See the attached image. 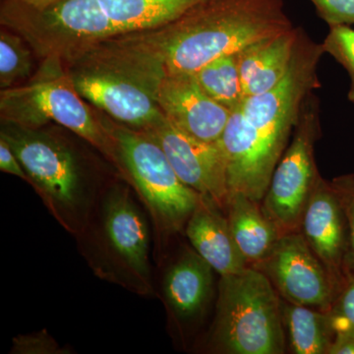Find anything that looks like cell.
<instances>
[{
  "instance_id": "7402d4cb",
  "label": "cell",
  "mask_w": 354,
  "mask_h": 354,
  "mask_svg": "<svg viewBox=\"0 0 354 354\" xmlns=\"http://www.w3.org/2000/svg\"><path fill=\"white\" fill-rule=\"evenodd\" d=\"M193 75L212 99L230 111L241 106L245 99L237 53L216 58Z\"/></svg>"
},
{
  "instance_id": "9c48e42d",
  "label": "cell",
  "mask_w": 354,
  "mask_h": 354,
  "mask_svg": "<svg viewBox=\"0 0 354 354\" xmlns=\"http://www.w3.org/2000/svg\"><path fill=\"white\" fill-rule=\"evenodd\" d=\"M0 138L8 144L26 174L51 208L62 214L79 211L84 186L78 160L62 140L41 128L2 122Z\"/></svg>"
},
{
  "instance_id": "4fadbf2b",
  "label": "cell",
  "mask_w": 354,
  "mask_h": 354,
  "mask_svg": "<svg viewBox=\"0 0 354 354\" xmlns=\"http://www.w3.org/2000/svg\"><path fill=\"white\" fill-rule=\"evenodd\" d=\"M241 106L232 111L220 139L227 162L228 193H241L261 203L274 169L259 133Z\"/></svg>"
},
{
  "instance_id": "2e32d148",
  "label": "cell",
  "mask_w": 354,
  "mask_h": 354,
  "mask_svg": "<svg viewBox=\"0 0 354 354\" xmlns=\"http://www.w3.org/2000/svg\"><path fill=\"white\" fill-rule=\"evenodd\" d=\"M300 28H292L237 53L244 97L271 90L283 79L295 53Z\"/></svg>"
},
{
  "instance_id": "e0dca14e",
  "label": "cell",
  "mask_w": 354,
  "mask_h": 354,
  "mask_svg": "<svg viewBox=\"0 0 354 354\" xmlns=\"http://www.w3.org/2000/svg\"><path fill=\"white\" fill-rule=\"evenodd\" d=\"M104 227L121 258L138 274H148V230L127 190H115L109 195L104 207Z\"/></svg>"
},
{
  "instance_id": "8992f818",
  "label": "cell",
  "mask_w": 354,
  "mask_h": 354,
  "mask_svg": "<svg viewBox=\"0 0 354 354\" xmlns=\"http://www.w3.org/2000/svg\"><path fill=\"white\" fill-rule=\"evenodd\" d=\"M322 44L315 43L299 29L288 71L271 90L244 99L241 109L264 143L272 167L288 148L304 102L321 87L317 74L324 55Z\"/></svg>"
},
{
  "instance_id": "cb8c5ba5",
  "label": "cell",
  "mask_w": 354,
  "mask_h": 354,
  "mask_svg": "<svg viewBox=\"0 0 354 354\" xmlns=\"http://www.w3.org/2000/svg\"><path fill=\"white\" fill-rule=\"evenodd\" d=\"M324 53H329L348 71L351 78L348 97L354 102V29L348 25L330 27L322 44Z\"/></svg>"
},
{
  "instance_id": "d4e9b609",
  "label": "cell",
  "mask_w": 354,
  "mask_h": 354,
  "mask_svg": "<svg viewBox=\"0 0 354 354\" xmlns=\"http://www.w3.org/2000/svg\"><path fill=\"white\" fill-rule=\"evenodd\" d=\"M332 184L339 195L344 216H346L348 249H346L344 267H346V274L353 279L354 278V176L339 177L335 178Z\"/></svg>"
},
{
  "instance_id": "603a6c76",
  "label": "cell",
  "mask_w": 354,
  "mask_h": 354,
  "mask_svg": "<svg viewBox=\"0 0 354 354\" xmlns=\"http://www.w3.org/2000/svg\"><path fill=\"white\" fill-rule=\"evenodd\" d=\"M32 48L17 32H0V88L14 87L32 75Z\"/></svg>"
},
{
  "instance_id": "ac0fdd59",
  "label": "cell",
  "mask_w": 354,
  "mask_h": 354,
  "mask_svg": "<svg viewBox=\"0 0 354 354\" xmlns=\"http://www.w3.org/2000/svg\"><path fill=\"white\" fill-rule=\"evenodd\" d=\"M260 204L246 195L234 193L228 196L225 206L235 243L251 266L264 260L281 236Z\"/></svg>"
},
{
  "instance_id": "3957f363",
  "label": "cell",
  "mask_w": 354,
  "mask_h": 354,
  "mask_svg": "<svg viewBox=\"0 0 354 354\" xmlns=\"http://www.w3.org/2000/svg\"><path fill=\"white\" fill-rule=\"evenodd\" d=\"M0 116L2 122L35 129L57 123L120 164L104 120L79 94L60 58L41 60L37 71L22 85L0 91Z\"/></svg>"
},
{
  "instance_id": "f1b7e54d",
  "label": "cell",
  "mask_w": 354,
  "mask_h": 354,
  "mask_svg": "<svg viewBox=\"0 0 354 354\" xmlns=\"http://www.w3.org/2000/svg\"><path fill=\"white\" fill-rule=\"evenodd\" d=\"M328 354H354V335H335Z\"/></svg>"
},
{
  "instance_id": "5b68a950",
  "label": "cell",
  "mask_w": 354,
  "mask_h": 354,
  "mask_svg": "<svg viewBox=\"0 0 354 354\" xmlns=\"http://www.w3.org/2000/svg\"><path fill=\"white\" fill-rule=\"evenodd\" d=\"M0 23L17 32L41 58L64 62L120 34L99 0H55L34 7L22 0H4Z\"/></svg>"
},
{
  "instance_id": "83f0119b",
  "label": "cell",
  "mask_w": 354,
  "mask_h": 354,
  "mask_svg": "<svg viewBox=\"0 0 354 354\" xmlns=\"http://www.w3.org/2000/svg\"><path fill=\"white\" fill-rule=\"evenodd\" d=\"M0 169L6 174H12L30 183L29 176L26 174L22 165L11 150L8 144L0 138Z\"/></svg>"
},
{
  "instance_id": "52a82bcc",
  "label": "cell",
  "mask_w": 354,
  "mask_h": 354,
  "mask_svg": "<svg viewBox=\"0 0 354 354\" xmlns=\"http://www.w3.org/2000/svg\"><path fill=\"white\" fill-rule=\"evenodd\" d=\"M120 162L151 209L169 228H179L197 208L203 195L180 180L157 141L143 130L102 118Z\"/></svg>"
},
{
  "instance_id": "f546056e",
  "label": "cell",
  "mask_w": 354,
  "mask_h": 354,
  "mask_svg": "<svg viewBox=\"0 0 354 354\" xmlns=\"http://www.w3.org/2000/svg\"><path fill=\"white\" fill-rule=\"evenodd\" d=\"M22 1L31 6L44 7L48 6V4H50L51 2L55 1V0H22Z\"/></svg>"
},
{
  "instance_id": "30bf717a",
  "label": "cell",
  "mask_w": 354,
  "mask_h": 354,
  "mask_svg": "<svg viewBox=\"0 0 354 354\" xmlns=\"http://www.w3.org/2000/svg\"><path fill=\"white\" fill-rule=\"evenodd\" d=\"M252 267L268 277L286 302L323 311L334 304V281L300 232L281 235L271 253Z\"/></svg>"
},
{
  "instance_id": "484cf974",
  "label": "cell",
  "mask_w": 354,
  "mask_h": 354,
  "mask_svg": "<svg viewBox=\"0 0 354 354\" xmlns=\"http://www.w3.org/2000/svg\"><path fill=\"white\" fill-rule=\"evenodd\" d=\"M328 314L335 335H354V278L344 286Z\"/></svg>"
},
{
  "instance_id": "277c9868",
  "label": "cell",
  "mask_w": 354,
  "mask_h": 354,
  "mask_svg": "<svg viewBox=\"0 0 354 354\" xmlns=\"http://www.w3.org/2000/svg\"><path fill=\"white\" fill-rule=\"evenodd\" d=\"M278 291L259 270L248 266L221 276L212 344L227 354H283L286 349Z\"/></svg>"
},
{
  "instance_id": "4316f807",
  "label": "cell",
  "mask_w": 354,
  "mask_h": 354,
  "mask_svg": "<svg viewBox=\"0 0 354 354\" xmlns=\"http://www.w3.org/2000/svg\"><path fill=\"white\" fill-rule=\"evenodd\" d=\"M319 16L330 27L354 25V0H311Z\"/></svg>"
},
{
  "instance_id": "6da1fadb",
  "label": "cell",
  "mask_w": 354,
  "mask_h": 354,
  "mask_svg": "<svg viewBox=\"0 0 354 354\" xmlns=\"http://www.w3.org/2000/svg\"><path fill=\"white\" fill-rule=\"evenodd\" d=\"M283 0H207L178 19L145 32L165 75L195 74L223 55L290 31Z\"/></svg>"
},
{
  "instance_id": "d6986e66",
  "label": "cell",
  "mask_w": 354,
  "mask_h": 354,
  "mask_svg": "<svg viewBox=\"0 0 354 354\" xmlns=\"http://www.w3.org/2000/svg\"><path fill=\"white\" fill-rule=\"evenodd\" d=\"M213 268L199 254L186 253L167 272L165 292L177 316L196 315L208 301L213 288Z\"/></svg>"
},
{
  "instance_id": "5bb4252c",
  "label": "cell",
  "mask_w": 354,
  "mask_h": 354,
  "mask_svg": "<svg viewBox=\"0 0 354 354\" xmlns=\"http://www.w3.org/2000/svg\"><path fill=\"white\" fill-rule=\"evenodd\" d=\"M299 232L329 272L335 288L341 285L348 249L346 216L332 183L321 176L305 207Z\"/></svg>"
},
{
  "instance_id": "7c38bea8",
  "label": "cell",
  "mask_w": 354,
  "mask_h": 354,
  "mask_svg": "<svg viewBox=\"0 0 354 354\" xmlns=\"http://www.w3.org/2000/svg\"><path fill=\"white\" fill-rule=\"evenodd\" d=\"M158 104L172 125L206 142L220 141L232 111L212 99L193 74L165 75Z\"/></svg>"
},
{
  "instance_id": "44dd1931",
  "label": "cell",
  "mask_w": 354,
  "mask_h": 354,
  "mask_svg": "<svg viewBox=\"0 0 354 354\" xmlns=\"http://www.w3.org/2000/svg\"><path fill=\"white\" fill-rule=\"evenodd\" d=\"M281 311L291 353L328 354L335 337L328 311L290 302L281 304Z\"/></svg>"
},
{
  "instance_id": "ba28073f",
  "label": "cell",
  "mask_w": 354,
  "mask_h": 354,
  "mask_svg": "<svg viewBox=\"0 0 354 354\" xmlns=\"http://www.w3.org/2000/svg\"><path fill=\"white\" fill-rule=\"evenodd\" d=\"M320 104L307 97L292 139L279 160L261 207L281 235L299 232L300 221L319 174L314 148L320 136Z\"/></svg>"
},
{
  "instance_id": "9a60e30c",
  "label": "cell",
  "mask_w": 354,
  "mask_h": 354,
  "mask_svg": "<svg viewBox=\"0 0 354 354\" xmlns=\"http://www.w3.org/2000/svg\"><path fill=\"white\" fill-rule=\"evenodd\" d=\"M208 197L201 201L187 221L186 234L196 252L221 276L236 274L248 267L230 232L227 218Z\"/></svg>"
},
{
  "instance_id": "ffe728a7",
  "label": "cell",
  "mask_w": 354,
  "mask_h": 354,
  "mask_svg": "<svg viewBox=\"0 0 354 354\" xmlns=\"http://www.w3.org/2000/svg\"><path fill=\"white\" fill-rule=\"evenodd\" d=\"M120 34L150 31L174 22L207 0H99Z\"/></svg>"
},
{
  "instance_id": "8fae6325",
  "label": "cell",
  "mask_w": 354,
  "mask_h": 354,
  "mask_svg": "<svg viewBox=\"0 0 354 354\" xmlns=\"http://www.w3.org/2000/svg\"><path fill=\"white\" fill-rule=\"evenodd\" d=\"M143 131L158 142L184 184L225 209L230 193L227 162L220 141L194 138L165 118Z\"/></svg>"
},
{
  "instance_id": "7a4b0ae2",
  "label": "cell",
  "mask_w": 354,
  "mask_h": 354,
  "mask_svg": "<svg viewBox=\"0 0 354 354\" xmlns=\"http://www.w3.org/2000/svg\"><path fill=\"white\" fill-rule=\"evenodd\" d=\"M65 66L81 97L111 120L147 130L165 118L158 104L164 62L145 32L111 37Z\"/></svg>"
}]
</instances>
